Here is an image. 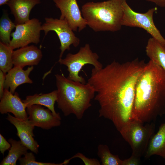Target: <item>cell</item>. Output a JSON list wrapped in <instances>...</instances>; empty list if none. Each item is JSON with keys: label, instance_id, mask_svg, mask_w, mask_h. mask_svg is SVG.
<instances>
[{"label": "cell", "instance_id": "603a6c76", "mask_svg": "<svg viewBox=\"0 0 165 165\" xmlns=\"http://www.w3.org/2000/svg\"><path fill=\"white\" fill-rule=\"evenodd\" d=\"M97 149V155L102 165H122L123 160L118 155L112 154L107 145L99 144Z\"/></svg>", "mask_w": 165, "mask_h": 165}, {"label": "cell", "instance_id": "2e32d148", "mask_svg": "<svg viewBox=\"0 0 165 165\" xmlns=\"http://www.w3.org/2000/svg\"><path fill=\"white\" fill-rule=\"evenodd\" d=\"M33 68V66H31L24 70L20 67L14 66L6 74L5 89L9 88V91L14 94L16 89L20 85L26 83H32L33 81L29 75Z\"/></svg>", "mask_w": 165, "mask_h": 165}, {"label": "cell", "instance_id": "d6986e66", "mask_svg": "<svg viewBox=\"0 0 165 165\" xmlns=\"http://www.w3.org/2000/svg\"><path fill=\"white\" fill-rule=\"evenodd\" d=\"M145 52L150 60L165 71V46L152 37L148 40Z\"/></svg>", "mask_w": 165, "mask_h": 165}, {"label": "cell", "instance_id": "484cf974", "mask_svg": "<svg viewBox=\"0 0 165 165\" xmlns=\"http://www.w3.org/2000/svg\"><path fill=\"white\" fill-rule=\"evenodd\" d=\"M140 162V157L132 154L130 157L123 160L122 165H138Z\"/></svg>", "mask_w": 165, "mask_h": 165}, {"label": "cell", "instance_id": "277c9868", "mask_svg": "<svg viewBox=\"0 0 165 165\" xmlns=\"http://www.w3.org/2000/svg\"><path fill=\"white\" fill-rule=\"evenodd\" d=\"M125 0H108L84 4L81 11L87 26L95 32L120 30L122 26L123 4Z\"/></svg>", "mask_w": 165, "mask_h": 165}, {"label": "cell", "instance_id": "f546056e", "mask_svg": "<svg viewBox=\"0 0 165 165\" xmlns=\"http://www.w3.org/2000/svg\"><path fill=\"white\" fill-rule=\"evenodd\" d=\"M11 0H0V6L7 4V3Z\"/></svg>", "mask_w": 165, "mask_h": 165}, {"label": "cell", "instance_id": "5bb4252c", "mask_svg": "<svg viewBox=\"0 0 165 165\" xmlns=\"http://www.w3.org/2000/svg\"><path fill=\"white\" fill-rule=\"evenodd\" d=\"M42 57V51L37 47L28 45L13 50V62L14 66L23 68L27 66L37 65Z\"/></svg>", "mask_w": 165, "mask_h": 165}, {"label": "cell", "instance_id": "4316f807", "mask_svg": "<svg viewBox=\"0 0 165 165\" xmlns=\"http://www.w3.org/2000/svg\"><path fill=\"white\" fill-rule=\"evenodd\" d=\"M11 145L8 142L4 137L0 134V151L1 153L3 155L4 154L5 152L7 150H9L11 147Z\"/></svg>", "mask_w": 165, "mask_h": 165}, {"label": "cell", "instance_id": "52a82bcc", "mask_svg": "<svg viewBox=\"0 0 165 165\" xmlns=\"http://www.w3.org/2000/svg\"><path fill=\"white\" fill-rule=\"evenodd\" d=\"M123 9L122 26L142 28L165 46V39L156 26L153 20L154 13L157 10V7L151 8L145 13H138L130 7L125 0L123 3Z\"/></svg>", "mask_w": 165, "mask_h": 165}, {"label": "cell", "instance_id": "ba28073f", "mask_svg": "<svg viewBox=\"0 0 165 165\" xmlns=\"http://www.w3.org/2000/svg\"><path fill=\"white\" fill-rule=\"evenodd\" d=\"M45 22L42 25L41 30L43 31L45 37L49 31H55L57 35L60 42V49L61 50L59 58H62L64 51L70 50L72 45L77 47L80 43L79 39L77 37L68 23L60 18L52 17L45 18Z\"/></svg>", "mask_w": 165, "mask_h": 165}, {"label": "cell", "instance_id": "30bf717a", "mask_svg": "<svg viewBox=\"0 0 165 165\" xmlns=\"http://www.w3.org/2000/svg\"><path fill=\"white\" fill-rule=\"evenodd\" d=\"M61 12L60 18L65 20L73 31L82 30L87 26L76 0H53Z\"/></svg>", "mask_w": 165, "mask_h": 165}, {"label": "cell", "instance_id": "8fae6325", "mask_svg": "<svg viewBox=\"0 0 165 165\" xmlns=\"http://www.w3.org/2000/svg\"><path fill=\"white\" fill-rule=\"evenodd\" d=\"M28 119L35 127L49 130L61 124V119L54 116L49 109H45L41 105H34L26 109Z\"/></svg>", "mask_w": 165, "mask_h": 165}, {"label": "cell", "instance_id": "9c48e42d", "mask_svg": "<svg viewBox=\"0 0 165 165\" xmlns=\"http://www.w3.org/2000/svg\"><path fill=\"white\" fill-rule=\"evenodd\" d=\"M41 22L33 18L25 23L16 24L15 30L12 32L9 45L13 50L28 46L31 43L38 44L40 41Z\"/></svg>", "mask_w": 165, "mask_h": 165}, {"label": "cell", "instance_id": "4fadbf2b", "mask_svg": "<svg viewBox=\"0 0 165 165\" xmlns=\"http://www.w3.org/2000/svg\"><path fill=\"white\" fill-rule=\"evenodd\" d=\"M0 99L1 114L10 112L17 118L28 119L26 104L21 100L17 92L13 94L8 90L5 89L3 94Z\"/></svg>", "mask_w": 165, "mask_h": 165}, {"label": "cell", "instance_id": "9a60e30c", "mask_svg": "<svg viewBox=\"0 0 165 165\" xmlns=\"http://www.w3.org/2000/svg\"><path fill=\"white\" fill-rule=\"evenodd\" d=\"M41 2L40 0H11L7 3L15 18L16 24L28 21L31 9Z\"/></svg>", "mask_w": 165, "mask_h": 165}, {"label": "cell", "instance_id": "f1b7e54d", "mask_svg": "<svg viewBox=\"0 0 165 165\" xmlns=\"http://www.w3.org/2000/svg\"><path fill=\"white\" fill-rule=\"evenodd\" d=\"M154 3L157 5L162 7H165V0H146Z\"/></svg>", "mask_w": 165, "mask_h": 165}, {"label": "cell", "instance_id": "7a4b0ae2", "mask_svg": "<svg viewBox=\"0 0 165 165\" xmlns=\"http://www.w3.org/2000/svg\"><path fill=\"white\" fill-rule=\"evenodd\" d=\"M165 114V71L150 60L136 82L133 119L150 123Z\"/></svg>", "mask_w": 165, "mask_h": 165}, {"label": "cell", "instance_id": "5b68a950", "mask_svg": "<svg viewBox=\"0 0 165 165\" xmlns=\"http://www.w3.org/2000/svg\"><path fill=\"white\" fill-rule=\"evenodd\" d=\"M144 124L133 119L119 132L130 145L132 154L140 158L145 154L155 127L153 122Z\"/></svg>", "mask_w": 165, "mask_h": 165}, {"label": "cell", "instance_id": "d4e9b609", "mask_svg": "<svg viewBox=\"0 0 165 165\" xmlns=\"http://www.w3.org/2000/svg\"><path fill=\"white\" fill-rule=\"evenodd\" d=\"M75 158L80 159L86 165H100V163L99 161L96 159L89 158L82 153L78 152L72 157L69 159L71 160Z\"/></svg>", "mask_w": 165, "mask_h": 165}, {"label": "cell", "instance_id": "44dd1931", "mask_svg": "<svg viewBox=\"0 0 165 165\" xmlns=\"http://www.w3.org/2000/svg\"><path fill=\"white\" fill-rule=\"evenodd\" d=\"M16 24L9 18L7 11H4L0 19V41L9 45L12 31Z\"/></svg>", "mask_w": 165, "mask_h": 165}, {"label": "cell", "instance_id": "6da1fadb", "mask_svg": "<svg viewBox=\"0 0 165 165\" xmlns=\"http://www.w3.org/2000/svg\"><path fill=\"white\" fill-rule=\"evenodd\" d=\"M146 64L137 58L123 63L114 61L91 70L87 83L95 90L99 116L110 120L119 132L133 119L136 85Z\"/></svg>", "mask_w": 165, "mask_h": 165}, {"label": "cell", "instance_id": "e0dca14e", "mask_svg": "<svg viewBox=\"0 0 165 165\" xmlns=\"http://www.w3.org/2000/svg\"><path fill=\"white\" fill-rule=\"evenodd\" d=\"M57 99V91L45 94H36L26 97L25 100H22L26 103L27 108L34 105L44 106L50 109L55 117L61 119L59 113H57L54 109V105Z\"/></svg>", "mask_w": 165, "mask_h": 165}, {"label": "cell", "instance_id": "cb8c5ba5", "mask_svg": "<svg viewBox=\"0 0 165 165\" xmlns=\"http://www.w3.org/2000/svg\"><path fill=\"white\" fill-rule=\"evenodd\" d=\"M23 157L19 159L20 163L21 165H63L68 164L65 160L63 163H44L35 160V157L32 152H27Z\"/></svg>", "mask_w": 165, "mask_h": 165}, {"label": "cell", "instance_id": "7c38bea8", "mask_svg": "<svg viewBox=\"0 0 165 165\" xmlns=\"http://www.w3.org/2000/svg\"><path fill=\"white\" fill-rule=\"evenodd\" d=\"M8 114L6 119L16 128L17 135L22 144L28 149L37 154L38 152L39 145L33 138V130L35 127L28 119H22L13 116L9 113Z\"/></svg>", "mask_w": 165, "mask_h": 165}, {"label": "cell", "instance_id": "8992f818", "mask_svg": "<svg viewBox=\"0 0 165 165\" xmlns=\"http://www.w3.org/2000/svg\"><path fill=\"white\" fill-rule=\"evenodd\" d=\"M98 54L93 52L90 45L86 44L80 48L78 52L75 54L68 53L64 59L59 58L58 62L61 65L67 67L69 72L67 78L70 80L86 84L84 78L79 75V72L83 67L86 64H90L97 70L103 68L102 64L98 61Z\"/></svg>", "mask_w": 165, "mask_h": 165}, {"label": "cell", "instance_id": "7402d4cb", "mask_svg": "<svg viewBox=\"0 0 165 165\" xmlns=\"http://www.w3.org/2000/svg\"><path fill=\"white\" fill-rule=\"evenodd\" d=\"M13 51L9 45L0 42V69L5 73L10 70L13 65Z\"/></svg>", "mask_w": 165, "mask_h": 165}, {"label": "cell", "instance_id": "ac0fdd59", "mask_svg": "<svg viewBox=\"0 0 165 165\" xmlns=\"http://www.w3.org/2000/svg\"><path fill=\"white\" fill-rule=\"evenodd\" d=\"M145 154L146 158L156 155L165 159V122L160 125L156 133L152 137Z\"/></svg>", "mask_w": 165, "mask_h": 165}, {"label": "cell", "instance_id": "3957f363", "mask_svg": "<svg viewBox=\"0 0 165 165\" xmlns=\"http://www.w3.org/2000/svg\"><path fill=\"white\" fill-rule=\"evenodd\" d=\"M57 91V106L65 116L74 115L82 119L85 112L91 106L95 97L94 87L88 83L83 84L72 81L63 74L55 75Z\"/></svg>", "mask_w": 165, "mask_h": 165}, {"label": "cell", "instance_id": "83f0119b", "mask_svg": "<svg viewBox=\"0 0 165 165\" xmlns=\"http://www.w3.org/2000/svg\"><path fill=\"white\" fill-rule=\"evenodd\" d=\"M6 73L0 70V98H1L4 91V85Z\"/></svg>", "mask_w": 165, "mask_h": 165}, {"label": "cell", "instance_id": "ffe728a7", "mask_svg": "<svg viewBox=\"0 0 165 165\" xmlns=\"http://www.w3.org/2000/svg\"><path fill=\"white\" fill-rule=\"evenodd\" d=\"M11 146L7 155L0 163V165H16L17 160L27 152L28 149L21 142L12 138L8 140Z\"/></svg>", "mask_w": 165, "mask_h": 165}]
</instances>
